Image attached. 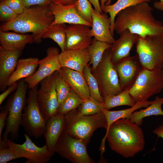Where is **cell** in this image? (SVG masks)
<instances>
[{"label": "cell", "mask_w": 163, "mask_h": 163, "mask_svg": "<svg viewBox=\"0 0 163 163\" xmlns=\"http://www.w3.org/2000/svg\"><path fill=\"white\" fill-rule=\"evenodd\" d=\"M106 139L112 150L126 158L133 157L145 145L142 129L127 118L116 120L106 130L100 148L101 155L105 151Z\"/></svg>", "instance_id": "cell-1"}, {"label": "cell", "mask_w": 163, "mask_h": 163, "mask_svg": "<svg viewBox=\"0 0 163 163\" xmlns=\"http://www.w3.org/2000/svg\"><path fill=\"white\" fill-rule=\"evenodd\" d=\"M148 3L142 2L120 11L114 22V30L117 34L127 29L142 37L161 35L163 22L155 19L152 14L154 9Z\"/></svg>", "instance_id": "cell-2"}, {"label": "cell", "mask_w": 163, "mask_h": 163, "mask_svg": "<svg viewBox=\"0 0 163 163\" xmlns=\"http://www.w3.org/2000/svg\"><path fill=\"white\" fill-rule=\"evenodd\" d=\"M54 19L48 7H26L24 12L15 18L1 26L0 30L21 33L30 32L34 37V42L40 43L42 34L51 25Z\"/></svg>", "instance_id": "cell-3"}, {"label": "cell", "mask_w": 163, "mask_h": 163, "mask_svg": "<svg viewBox=\"0 0 163 163\" xmlns=\"http://www.w3.org/2000/svg\"><path fill=\"white\" fill-rule=\"evenodd\" d=\"M63 131L71 136L88 144L93 133L99 128L107 129L106 117L101 111L94 115L82 114L78 109L72 110L64 116Z\"/></svg>", "instance_id": "cell-4"}, {"label": "cell", "mask_w": 163, "mask_h": 163, "mask_svg": "<svg viewBox=\"0 0 163 163\" xmlns=\"http://www.w3.org/2000/svg\"><path fill=\"white\" fill-rule=\"evenodd\" d=\"M28 88L27 84L23 79L20 80L15 92L5 104L8 114L6 121L3 140L8 138L9 135L10 139L12 141L17 139L18 137L23 111L26 103V96Z\"/></svg>", "instance_id": "cell-5"}, {"label": "cell", "mask_w": 163, "mask_h": 163, "mask_svg": "<svg viewBox=\"0 0 163 163\" xmlns=\"http://www.w3.org/2000/svg\"><path fill=\"white\" fill-rule=\"evenodd\" d=\"M111 48L104 52L100 62L92 72L96 78L101 96L104 99L122 91L115 64L111 60Z\"/></svg>", "instance_id": "cell-6"}, {"label": "cell", "mask_w": 163, "mask_h": 163, "mask_svg": "<svg viewBox=\"0 0 163 163\" xmlns=\"http://www.w3.org/2000/svg\"><path fill=\"white\" fill-rule=\"evenodd\" d=\"M163 88L162 69H149L142 67L135 82L129 89L130 95L136 103L148 101Z\"/></svg>", "instance_id": "cell-7"}, {"label": "cell", "mask_w": 163, "mask_h": 163, "mask_svg": "<svg viewBox=\"0 0 163 163\" xmlns=\"http://www.w3.org/2000/svg\"><path fill=\"white\" fill-rule=\"evenodd\" d=\"M139 61L142 67L162 69L163 63V40L161 35L139 36L136 43Z\"/></svg>", "instance_id": "cell-8"}, {"label": "cell", "mask_w": 163, "mask_h": 163, "mask_svg": "<svg viewBox=\"0 0 163 163\" xmlns=\"http://www.w3.org/2000/svg\"><path fill=\"white\" fill-rule=\"evenodd\" d=\"M38 85L28 92L27 104L23 111L21 124L26 133L36 139L43 135L46 123L37 101Z\"/></svg>", "instance_id": "cell-9"}, {"label": "cell", "mask_w": 163, "mask_h": 163, "mask_svg": "<svg viewBox=\"0 0 163 163\" xmlns=\"http://www.w3.org/2000/svg\"><path fill=\"white\" fill-rule=\"evenodd\" d=\"M88 144L63 131L55 149V153L73 163H94L89 155Z\"/></svg>", "instance_id": "cell-10"}, {"label": "cell", "mask_w": 163, "mask_h": 163, "mask_svg": "<svg viewBox=\"0 0 163 163\" xmlns=\"http://www.w3.org/2000/svg\"><path fill=\"white\" fill-rule=\"evenodd\" d=\"M56 71L40 82V87L37 92V101L46 122L56 114L60 104L56 90Z\"/></svg>", "instance_id": "cell-11"}, {"label": "cell", "mask_w": 163, "mask_h": 163, "mask_svg": "<svg viewBox=\"0 0 163 163\" xmlns=\"http://www.w3.org/2000/svg\"><path fill=\"white\" fill-rule=\"evenodd\" d=\"M25 141L22 144L14 143L8 138L3 140L11 149L18 158H24L25 163H47L53 155L45 144L40 147L32 142L27 133L24 134Z\"/></svg>", "instance_id": "cell-12"}, {"label": "cell", "mask_w": 163, "mask_h": 163, "mask_svg": "<svg viewBox=\"0 0 163 163\" xmlns=\"http://www.w3.org/2000/svg\"><path fill=\"white\" fill-rule=\"evenodd\" d=\"M58 49L50 47L46 50V56L39 61L37 70L32 76L23 79L31 89L40 81L56 71H59L62 67L58 59Z\"/></svg>", "instance_id": "cell-13"}, {"label": "cell", "mask_w": 163, "mask_h": 163, "mask_svg": "<svg viewBox=\"0 0 163 163\" xmlns=\"http://www.w3.org/2000/svg\"><path fill=\"white\" fill-rule=\"evenodd\" d=\"M90 27L82 24H72L67 26L65 50H79L88 48L93 40Z\"/></svg>", "instance_id": "cell-14"}, {"label": "cell", "mask_w": 163, "mask_h": 163, "mask_svg": "<svg viewBox=\"0 0 163 163\" xmlns=\"http://www.w3.org/2000/svg\"><path fill=\"white\" fill-rule=\"evenodd\" d=\"M114 64L122 90L129 89L142 68L137 55L127 57Z\"/></svg>", "instance_id": "cell-15"}, {"label": "cell", "mask_w": 163, "mask_h": 163, "mask_svg": "<svg viewBox=\"0 0 163 163\" xmlns=\"http://www.w3.org/2000/svg\"><path fill=\"white\" fill-rule=\"evenodd\" d=\"M50 13L54 17L51 25L56 24H82L91 27L92 24L83 19L78 14L76 4L62 5L52 2L48 6Z\"/></svg>", "instance_id": "cell-16"}, {"label": "cell", "mask_w": 163, "mask_h": 163, "mask_svg": "<svg viewBox=\"0 0 163 163\" xmlns=\"http://www.w3.org/2000/svg\"><path fill=\"white\" fill-rule=\"evenodd\" d=\"M22 50L10 51L0 46V90L3 92L8 86L9 79L16 69Z\"/></svg>", "instance_id": "cell-17"}, {"label": "cell", "mask_w": 163, "mask_h": 163, "mask_svg": "<svg viewBox=\"0 0 163 163\" xmlns=\"http://www.w3.org/2000/svg\"><path fill=\"white\" fill-rule=\"evenodd\" d=\"M91 34L97 40L112 45L115 41L110 31V20L107 14L101 13L94 9L92 12Z\"/></svg>", "instance_id": "cell-18"}, {"label": "cell", "mask_w": 163, "mask_h": 163, "mask_svg": "<svg viewBox=\"0 0 163 163\" xmlns=\"http://www.w3.org/2000/svg\"><path fill=\"white\" fill-rule=\"evenodd\" d=\"M63 79L69 85L71 90L84 101L91 97L89 90L83 74L80 72L64 67L59 71Z\"/></svg>", "instance_id": "cell-19"}, {"label": "cell", "mask_w": 163, "mask_h": 163, "mask_svg": "<svg viewBox=\"0 0 163 163\" xmlns=\"http://www.w3.org/2000/svg\"><path fill=\"white\" fill-rule=\"evenodd\" d=\"M120 35L119 38L115 40L111 48V60L114 64L130 56V50L136 43L139 37L127 29Z\"/></svg>", "instance_id": "cell-20"}, {"label": "cell", "mask_w": 163, "mask_h": 163, "mask_svg": "<svg viewBox=\"0 0 163 163\" xmlns=\"http://www.w3.org/2000/svg\"><path fill=\"white\" fill-rule=\"evenodd\" d=\"M58 59L62 67H67L82 74L85 67L90 61L88 48L61 51L58 55Z\"/></svg>", "instance_id": "cell-21"}, {"label": "cell", "mask_w": 163, "mask_h": 163, "mask_svg": "<svg viewBox=\"0 0 163 163\" xmlns=\"http://www.w3.org/2000/svg\"><path fill=\"white\" fill-rule=\"evenodd\" d=\"M65 126L64 116L56 114L49 118L46 122L43 134L46 144L53 155L56 144L62 133Z\"/></svg>", "instance_id": "cell-22"}, {"label": "cell", "mask_w": 163, "mask_h": 163, "mask_svg": "<svg viewBox=\"0 0 163 163\" xmlns=\"http://www.w3.org/2000/svg\"><path fill=\"white\" fill-rule=\"evenodd\" d=\"M34 42L33 35L6 32L0 30V43L5 49L10 51L22 50L26 45Z\"/></svg>", "instance_id": "cell-23"}, {"label": "cell", "mask_w": 163, "mask_h": 163, "mask_svg": "<svg viewBox=\"0 0 163 163\" xmlns=\"http://www.w3.org/2000/svg\"><path fill=\"white\" fill-rule=\"evenodd\" d=\"M39 60L37 57L19 59L15 70L8 79V86L32 76L36 71Z\"/></svg>", "instance_id": "cell-24"}, {"label": "cell", "mask_w": 163, "mask_h": 163, "mask_svg": "<svg viewBox=\"0 0 163 163\" xmlns=\"http://www.w3.org/2000/svg\"><path fill=\"white\" fill-rule=\"evenodd\" d=\"M163 98L156 96L152 103L146 108L134 111L127 118L132 122L139 126L142 125L145 117L152 116H163L161 106Z\"/></svg>", "instance_id": "cell-25"}, {"label": "cell", "mask_w": 163, "mask_h": 163, "mask_svg": "<svg viewBox=\"0 0 163 163\" xmlns=\"http://www.w3.org/2000/svg\"><path fill=\"white\" fill-rule=\"evenodd\" d=\"M153 101H143L137 102L130 108L118 110L111 111L104 109L101 111L105 116L107 123V130L110 125L116 120L123 118H128L135 110L142 107H146L150 105Z\"/></svg>", "instance_id": "cell-26"}, {"label": "cell", "mask_w": 163, "mask_h": 163, "mask_svg": "<svg viewBox=\"0 0 163 163\" xmlns=\"http://www.w3.org/2000/svg\"><path fill=\"white\" fill-rule=\"evenodd\" d=\"M150 0H117L114 4L105 5L102 8L103 12L106 14L109 13L110 20V31L114 35V24L117 14L121 10L130 6L139 3L146 2H149Z\"/></svg>", "instance_id": "cell-27"}, {"label": "cell", "mask_w": 163, "mask_h": 163, "mask_svg": "<svg viewBox=\"0 0 163 163\" xmlns=\"http://www.w3.org/2000/svg\"><path fill=\"white\" fill-rule=\"evenodd\" d=\"M112 46L111 44L98 41L94 38L93 39L91 44L88 47L90 58L88 64L92 65V72L95 70L100 62L104 52Z\"/></svg>", "instance_id": "cell-28"}, {"label": "cell", "mask_w": 163, "mask_h": 163, "mask_svg": "<svg viewBox=\"0 0 163 163\" xmlns=\"http://www.w3.org/2000/svg\"><path fill=\"white\" fill-rule=\"evenodd\" d=\"M66 27L65 24H56L50 25L43 32L41 38L51 39L57 44L61 51H64L66 39Z\"/></svg>", "instance_id": "cell-29"}, {"label": "cell", "mask_w": 163, "mask_h": 163, "mask_svg": "<svg viewBox=\"0 0 163 163\" xmlns=\"http://www.w3.org/2000/svg\"><path fill=\"white\" fill-rule=\"evenodd\" d=\"M129 89L124 90L117 95L104 99V109L109 110L116 107L123 105L130 107L134 106L136 103L129 94Z\"/></svg>", "instance_id": "cell-30"}, {"label": "cell", "mask_w": 163, "mask_h": 163, "mask_svg": "<svg viewBox=\"0 0 163 163\" xmlns=\"http://www.w3.org/2000/svg\"><path fill=\"white\" fill-rule=\"evenodd\" d=\"M83 74L88 85L91 96L99 102L104 103V99L101 94L97 81L88 64L85 67Z\"/></svg>", "instance_id": "cell-31"}, {"label": "cell", "mask_w": 163, "mask_h": 163, "mask_svg": "<svg viewBox=\"0 0 163 163\" xmlns=\"http://www.w3.org/2000/svg\"><path fill=\"white\" fill-rule=\"evenodd\" d=\"M84 101L71 90L66 97L60 105L56 114L64 116L70 111L78 108Z\"/></svg>", "instance_id": "cell-32"}, {"label": "cell", "mask_w": 163, "mask_h": 163, "mask_svg": "<svg viewBox=\"0 0 163 163\" xmlns=\"http://www.w3.org/2000/svg\"><path fill=\"white\" fill-rule=\"evenodd\" d=\"M104 107V103H101L91 96L89 98L84 101L78 109L82 114L90 115L101 112Z\"/></svg>", "instance_id": "cell-33"}, {"label": "cell", "mask_w": 163, "mask_h": 163, "mask_svg": "<svg viewBox=\"0 0 163 163\" xmlns=\"http://www.w3.org/2000/svg\"><path fill=\"white\" fill-rule=\"evenodd\" d=\"M76 8L78 14L83 19L92 24V12L93 8L88 0H77Z\"/></svg>", "instance_id": "cell-34"}, {"label": "cell", "mask_w": 163, "mask_h": 163, "mask_svg": "<svg viewBox=\"0 0 163 163\" xmlns=\"http://www.w3.org/2000/svg\"><path fill=\"white\" fill-rule=\"evenodd\" d=\"M56 90L59 103L60 105L71 90L69 85L58 72L56 78Z\"/></svg>", "instance_id": "cell-35"}, {"label": "cell", "mask_w": 163, "mask_h": 163, "mask_svg": "<svg viewBox=\"0 0 163 163\" xmlns=\"http://www.w3.org/2000/svg\"><path fill=\"white\" fill-rule=\"evenodd\" d=\"M13 10L6 5L4 2L0 3V21L6 22L11 21L18 15Z\"/></svg>", "instance_id": "cell-36"}, {"label": "cell", "mask_w": 163, "mask_h": 163, "mask_svg": "<svg viewBox=\"0 0 163 163\" xmlns=\"http://www.w3.org/2000/svg\"><path fill=\"white\" fill-rule=\"evenodd\" d=\"M3 2L18 14L22 13L26 8L24 0H5Z\"/></svg>", "instance_id": "cell-37"}, {"label": "cell", "mask_w": 163, "mask_h": 163, "mask_svg": "<svg viewBox=\"0 0 163 163\" xmlns=\"http://www.w3.org/2000/svg\"><path fill=\"white\" fill-rule=\"evenodd\" d=\"M18 158L11 148L8 147L0 150V163L7 162Z\"/></svg>", "instance_id": "cell-38"}, {"label": "cell", "mask_w": 163, "mask_h": 163, "mask_svg": "<svg viewBox=\"0 0 163 163\" xmlns=\"http://www.w3.org/2000/svg\"><path fill=\"white\" fill-rule=\"evenodd\" d=\"M8 114V112L6 106L5 105L1 107L0 113V142L2 140V134L5 125V121Z\"/></svg>", "instance_id": "cell-39"}, {"label": "cell", "mask_w": 163, "mask_h": 163, "mask_svg": "<svg viewBox=\"0 0 163 163\" xmlns=\"http://www.w3.org/2000/svg\"><path fill=\"white\" fill-rule=\"evenodd\" d=\"M25 6L29 8L32 5L48 7L52 3V0H24Z\"/></svg>", "instance_id": "cell-40"}, {"label": "cell", "mask_w": 163, "mask_h": 163, "mask_svg": "<svg viewBox=\"0 0 163 163\" xmlns=\"http://www.w3.org/2000/svg\"><path fill=\"white\" fill-rule=\"evenodd\" d=\"M18 85V82H17L13 83L11 85L9 86L8 88L0 94V105L1 104L9 94L16 90Z\"/></svg>", "instance_id": "cell-41"}, {"label": "cell", "mask_w": 163, "mask_h": 163, "mask_svg": "<svg viewBox=\"0 0 163 163\" xmlns=\"http://www.w3.org/2000/svg\"><path fill=\"white\" fill-rule=\"evenodd\" d=\"M77 0H52V2L62 5H68L76 4Z\"/></svg>", "instance_id": "cell-42"}, {"label": "cell", "mask_w": 163, "mask_h": 163, "mask_svg": "<svg viewBox=\"0 0 163 163\" xmlns=\"http://www.w3.org/2000/svg\"><path fill=\"white\" fill-rule=\"evenodd\" d=\"M153 133L156 134L158 137H161L163 139V121L160 125L153 130Z\"/></svg>", "instance_id": "cell-43"}, {"label": "cell", "mask_w": 163, "mask_h": 163, "mask_svg": "<svg viewBox=\"0 0 163 163\" xmlns=\"http://www.w3.org/2000/svg\"><path fill=\"white\" fill-rule=\"evenodd\" d=\"M94 6V9L101 13H103L99 0H88Z\"/></svg>", "instance_id": "cell-44"}, {"label": "cell", "mask_w": 163, "mask_h": 163, "mask_svg": "<svg viewBox=\"0 0 163 163\" xmlns=\"http://www.w3.org/2000/svg\"><path fill=\"white\" fill-rule=\"evenodd\" d=\"M157 0L154 2L153 7L157 10L163 11V0Z\"/></svg>", "instance_id": "cell-45"}, {"label": "cell", "mask_w": 163, "mask_h": 163, "mask_svg": "<svg viewBox=\"0 0 163 163\" xmlns=\"http://www.w3.org/2000/svg\"><path fill=\"white\" fill-rule=\"evenodd\" d=\"M111 0H101V9L105 6L110 5Z\"/></svg>", "instance_id": "cell-46"}, {"label": "cell", "mask_w": 163, "mask_h": 163, "mask_svg": "<svg viewBox=\"0 0 163 163\" xmlns=\"http://www.w3.org/2000/svg\"><path fill=\"white\" fill-rule=\"evenodd\" d=\"M161 36L163 40V33L161 35Z\"/></svg>", "instance_id": "cell-47"}, {"label": "cell", "mask_w": 163, "mask_h": 163, "mask_svg": "<svg viewBox=\"0 0 163 163\" xmlns=\"http://www.w3.org/2000/svg\"><path fill=\"white\" fill-rule=\"evenodd\" d=\"M162 71H163V63L162 66Z\"/></svg>", "instance_id": "cell-48"}, {"label": "cell", "mask_w": 163, "mask_h": 163, "mask_svg": "<svg viewBox=\"0 0 163 163\" xmlns=\"http://www.w3.org/2000/svg\"><path fill=\"white\" fill-rule=\"evenodd\" d=\"M5 0H0L1 2H3Z\"/></svg>", "instance_id": "cell-49"}]
</instances>
